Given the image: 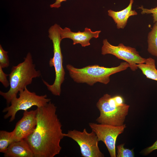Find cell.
I'll use <instances>...</instances> for the list:
<instances>
[{"label":"cell","mask_w":157,"mask_h":157,"mask_svg":"<svg viewBox=\"0 0 157 157\" xmlns=\"http://www.w3.org/2000/svg\"><path fill=\"white\" fill-rule=\"evenodd\" d=\"M56 107L51 101L37 108V124L33 132L24 139L34 157H53L62 147L61 140L65 137L62 125L56 114Z\"/></svg>","instance_id":"1"},{"label":"cell","mask_w":157,"mask_h":157,"mask_svg":"<svg viewBox=\"0 0 157 157\" xmlns=\"http://www.w3.org/2000/svg\"><path fill=\"white\" fill-rule=\"evenodd\" d=\"M33 63L32 56L28 53L23 62L17 65L13 66L9 74L10 88L7 92L0 91V94L9 104L17 94L21 90L31 83L33 79L40 77L41 72L36 70Z\"/></svg>","instance_id":"2"},{"label":"cell","mask_w":157,"mask_h":157,"mask_svg":"<svg viewBox=\"0 0 157 157\" xmlns=\"http://www.w3.org/2000/svg\"><path fill=\"white\" fill-rule=\"evenodd\" d=\"M129 67V65L126 61L122 62L117 67L110 68L97 65L81 68L75 67L70 64L66 66L70 76L75 82L86 83L90 86L97 82L107 84L110 81V75L125 70Z\"/></svg>","instance_id":"3"},{"label":"cell","mask_w":157,"mask_h":157,"mask_svg":"<svg viewBox=\"0 0 157 157\" xmlns=\"http://www.w3.org/2000/svg\"><path fill=\"white\" fill-rule=\"evenodd\" d=\"M96 106L100 114L96 121L99 124L115 126L124 124L130 106L124 103L121 96H112L108 94L99 99Z\"/></svg>","instance_id":"4"},{"label":"cell","mask_w":157,"mask_h":157,"mask_svg":"<svg viewBox=\"0 0 157 157\" xmlns=\"http://www.w3.org/2000/svg\"><path fill=\"white\" fill-rule=\"evenodd\" d=\"M60 26L55 24L48 30L49 37L52 40L53 46V56L49 61L50 67L53 66L55 72V78L53 83L50 85L42 80L48 90L53 95L60 96L61 92V85L65 80V72L63 67V56L60 47L62 40L60 33Z\"/></svg>","instance_id":"5"},{"label":"cell","mask_w":157,"mask_h":157,"mask_svg":"<svg viewBox=\"0 0 157 157\" xmlns=\"http://www.w3.org/2000/svg\"><path fill=\"white\" fill-rule=\"evenodd\" d=\"M18 98H14L11 101V105L5 108L3 113L7 112L4 116L5 119L10 117V122L15 119L17 113L19 110H27L33 106L40 107L46 105L51 101L47 98L46 94L39 96L35 92L29 91L26 87L23 90L19 91Z\"/></svg>","instance_id":"6"},{"label":"cell","mask_w":157,"mask_h":157,"mask_svg":"<svg viewBox=\"0 0 157 157\" xmlns=\"http://www.w3.org/2000/svg\"><path fill=\"white\" fill-rule=\"evenodd\" d=\"M65 137L72 139L77 143L80 148L82 156L104 157L98 147L99 141L93 131L88 133L85 128L82 131L75 129L69 130L67 133H65Z\"/></svg>","instance_id":"7"},{"label":"cell","mask_w":157,"mask_h":157,"mask_svg":"<svg viewBox=\"0 0 157 157\" xmlns=\"http://www.w3.org/2000/svg\"><path fill=\"white\" fill-rule=\"evenodd\" d=\"M103 44L101 49L102 55L111 54L129 63L132 71L138 69L137 64L145 62L146 59L142 57L134 48L125 46L122 43L117 46L113 45L106 39L104 40Z\"/></svg>","instance_id":"8"},{"label":"cell","mask_w":157,"mask_h":157,"mask_svg":"<svg viewBox=\"0 0 157 157\" xmlns=\"http://www.w3.org/2000/svg\"><path fill=\"white\" fill-rule=\"evenodd\" d=\"M89 126L96 133L98 141L104 143L110 157H116L115 145L117 139L124 131L126 127V124L115 126L90 122Z\"/></svg>","instance_id":"9"},{"label":"cell","mask_w":157,"mask_h":157,"mask_svg":"<svg viewBox=\"0 0 157 157\" xmlns=\"http://www.w3.org/2000/svg\"><path fill=\"white\" fill-rule=\"evenodd\" d=\"M37 109L24 111L22 117L11 132L13 142L24 139L32 133L37 124Z\"/></svg>","instance_id":"10"},{"label":"cell","mask_w":157,"mask_h":157,"mask_svg":"<svg viewBox=\"0 0 157 157\" xmlns=\"http://www.w3.org/2000/svg\"><path fill=\"white\" fill-rule=\"evenodd\" d=\"M101 32V31H93L87 27L85 28L83 32L78 31L76 32L72 31L68 27H66L64 28L60 27V33L62 40L64 38H69L72 40L73 45L79 44L82 47H84L90 44V41L91 39L98 38Z\"/></svg>","instance_id":"11"},{"label":"cell","mask_w":157,"mask_h":157,"mask_svg":"<svg viewBox=\"0 0 157 157\" xmlns=\"http://www.w3.org/2000/svg\"><path fill=\"white\" fill-rule=\"evenodd\" d=\"M3 153L5 157H34L32 151L24 139L13 142Z\"/></svg>","instance_id":"12"},{"label":"cell","mask_w":157,"mask_h":157,"mask_svg":"<svg viewBox=\"0 0 157 157\" xmlns=\"http://www.w3.org/2000/svg\"><path fill=\"white\" fill-rule=\"evenodd\" d=\"M133 0H130L129 4L124 9L119 11L111 10L108 11V15L113 19L118 29H124L126 26L129 17L137 15V13L132 9Z\"/></svg>","instance_id":"13"},{"label":"cell","mask_w":157,"mask_h":157,"mask_svg":"<svg viewBox=\"0 0 157 157\" xmlns=\"http://www.w3.org/2000/svg\"><path fill=\"white\" fill-rule=\"evenodd\" d=\"M137 66L147 78L157 81V69L154 59L150 57L147 58L145 63L138 64Z\"/></svg>","instance_id":"14"},{"label":"cell","mask_w":157,"mask_h":157,"mask_svg":"<svg viewBox=\"0 0 157 157\" xmlns=\"http://www.w3.org/2000/svg\"><path fill=\"white\" fill-rule=\"evenodd\" d=\"M147 51L151 55L157 57V21L155 22L147 37Z\"/></svg>","instance_id":"15"},{"label":"cell","mask_w":157,"mask_h":157,"mask_svg":"<svg viewBox=\"0 0 157 157\" xmlns=\"http://www.w3.org/2000/svg\"><path fill=\"white\" fill-rule=\"evenodd\" d=\"M13 142L12 132L0 131V152L4 153L10 145Z\"/></svg>","instance_id":"16"},{"label":"cell","mask_w":157,"mask_h":157,"mask_svg":"<svg viewBox=\"0 0 157 157\" xmlns=\"http://www.w3.org/2000/svg\"><path fill=\"white\" fill-rule=\"evenodd\" d=\"M124 144H119L117 146V157H134L133 149H130L124 147Z\"/></svg>","instance_id":"17"},{"label":"cell","mask_w":157,"mask_h":157,"mask_svg":"<svg viewBox=\"0 0 157 157\" xmlns=\"http://www.w3.org/2000/svg\"><path fill=\"white\" fill-rule=\"evenodd\" d=\"M0 45V67L2 68L8 67L9 65V61L7 53Z\"/></svg>","instance_id":"18"},{"label":"cell","mask_w":157,"mask_h":157,"mask_svg":"<svg viewBox=\"0 0 157 157\" xmlns=\"http://www.w3.org/2000/svg\"><path fill=\"white\" fill-rule=\"evenodd\" d=\"M139 8L142 10L141 12L142 14H152L154 22H155L157 21V7L154 8L148 9L144 8L143 6H142L139 7Z\"/></svg>","instance_id":"19"},{"label":"cell","mask_w":157,"mask_h":157,"mask_svg":"<svg viewBox=\"0 0 157 157\" xmlns=\"http://www.w3.org/2000/svg\"><path fill=\"white\" fill-rule=\"evenodd\" d=\"M9 75L5 74L3 71L2 68L0 67V81L6 88L10 85L9 82L7 78Z\"/></svg>","instance_id":"20"},{"label":"cell","mask_w":157,"mask_h":157,"mask_svg":"<svg viewBox=\"0 0 157 157\" xmlns=\"http://www.w3.org/2000/svg\"><path fill=\"white\" fill-rule=\"evenodd\" d=\"M156 149H157V140L152 145L144 149L142 152L144 155H147Z\"/></svg>","instance_id":"21"},{"label":"cell","mask_w":157,"mask_h":157,"mask_svg":"<svg viewBox=\"0 0 157 157\" xmlns=\"http://www.w3.org/2000/svg\"><path fill=\"white\" fill-rule=\"evenodd\" d=\"M67 0H56L55 2L50 5V7L51 8H58L61 6L62 2L65 1Z\"/></svg>","instance_id":"22"}]
</instances>
